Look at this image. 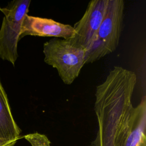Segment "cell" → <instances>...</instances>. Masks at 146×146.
I'll return each mask as SVG.
<instances>
[{
	"label": "cell",
	"mask_w": 146,
	"mask_h": 146,
	"mask_svg": "<svg viewBox=\"0 0 146 146\" xmlns=\"http://www.w3.org/2000/svg\"><path fill=\"white\" fill-rule=\"evenodd\" d=\"M14 145L12 143L0 140V146H14Z\"/></svg>",
	"instance_id": "9c48e42d"
},
{
	"label": "cell",
	"mask_w": 146,
	"mask_h": 146,
	"mask_svg": "<svg viewBox=\"0 0 146 146\" xmlns=\"http://www.w3.org/2000/svg\"><path fill=\"white\" fill-rule=\"evenodd\" d=\"M30 2V0L14 1L6 7H0V11L4 14L0 29V58L13 66L18 56V43Z\"/></svg>",
	"instance_id": "7a4b0ae2"
},
{
	"label": "cell",
	"mask_w": 146,
	"mask_h": 146,
	"mask_svg": "<svg viewBox=\"0 0 146 146\" xmlns=\"http://www.w3.org/2000/svg\"><path fill=\"white\" fill-rule=\"evenodd\" d=\"M74 35L73 27L52 19L26 15L23 19L20 39L26 35L71 39Z\"/></svg>",
	"instance_id": "5b68a950"
},
{
	"label": "cell",
	"mask_w": 146,
	"mask_h": 146,
	"mask_svg": "<svg viewBox=\"0 0 146 146\" xmlns=\"http://www.w3.org/2000/svg\"><path fill=\"white\" fill-rule=\"evenodd\" d=\"M108 0L91 1L81 19L74 25V35L69 39L74 44L87 50L96 40Z\"/></svg>",
	"instance_id": "3957f363"
},
{
	"label": "cell",
	"mask_w": 146,
	"mask_h": 146,
	"mask_svg": "<svg viewBox=\"0 0 146 146\" xmlns=\"http://www.w3.org/2000/svg\"><path fill=\"white\" fill-rule=\"evenodd\" d=\"M44 61L56 69L62 82L70 85L85 64L86 50L70 39L53 38L43 44Z\"/></svg>",
	"instance_id": "6da1fadb"
},
{
	"label": "cell",
	"mask_w": 146,
	"mask_h": 146,
	"mask_svg": "<svg viewBox=\"0 0 146 146\" xmlns=\"http://www.w3.org/2000/svg\"><path fill=\"white\" fill-rule=\"evenodd\" d=\"M146 99L144 96L140 103L135 107L130 120L117 134L114 146H138L142 138L145 136Z\"/></svg>",
	"instance_id": "8992f818"
},
{
	"label": "cell",
	"mask_w": 146,
	"mask_h": 146,
	"mask_svg": "<svg viewBox=\"0 0 146 146\" xmlns=\"http://www.w3.org/2000/svg\"><path fill=\"white\" fill-rule=\"evenodd\" d=\"M124 7L123 0H108L104 17L94 41L100 44L108 55L113 52L119 45Z\"/></svg>",
	"instance_id": "277c9868"
},
{
	"label": "cell",
	"mask_w": 146,
	"mask_h": 146,
	"mask_svg": "<svg viewBox=\"0 0 146 146\" xmlns=\"http://www.w3.org/2000/svg\"><path fill=\"white\" fill-rule=\"evenodd\" d=\"M138 146H146V137L144 136L139 143Z\"/></svg>",
	"instance_id": "30bf717a"
},
{
	"label": "cell",
	"mask_w": 146,
	"mask_h": 146,
	"mask_svg": "<svg viewBox=\"0 0 146 146\" xmlns=\"http://www.w3.org/2000/svg\"><path fill=\"white\" fill-rule=\"evenodd\" d=\"M21 129L15 121L7 94L0 80V140L16 144Z\"/></svg>",
	"instance_id": "52a82bcc"
},
{
	"label": "cell",
	"mask_w": 146,
	"mask_h": 146,
	"mask_svg": "<svg viewBox=\"0 0 146 146\" xmlns=\"http://www.w3.org/2000/svg\"><path fill=\"white\" fill-rule=\"evenodd\" d=\"M106 146H110V145H106Z\"/></svg>",
	"instance_id": "8fae6325"
},
{
	"label": "cell",
	"mask_w": 146,
	"mask_h": 146,
	"mask_svg": "<svg viewBox=\"0 0 146 146\" xmlns=\"http://www.w3.org/2000/svg\"><path fill=\"white\" fill-rule=\"evenodd\" d=\"M31 146H50V141L47 137L38 132L29 133L24 136Z\"/></svg>",
	"instance_id": "ba28073f"
}]
</instances>
